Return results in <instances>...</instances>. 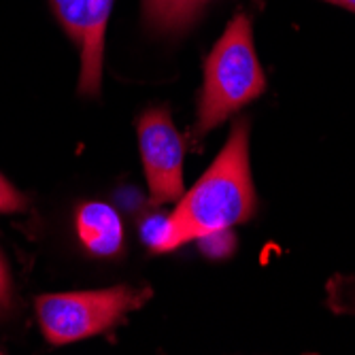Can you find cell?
<instances>
[{"label":"cell","mask_w":355,"mask_h":355,"mask_svg":"<svg viewBox=\"0 0 355 355\" xmlns=\"http://www.w3.org/2000/svg\"><path fill=\"white\" fill-rule=\"evenodd\" d=\"M196 241H200L202 251L211 257H225V255H230L234 249V236L230 230H215V232H209Z\"/></svg>","instance_id":"9c48e42d"},{"label":"cell","mask_w":355,"mask_h":355,"mask_svg":"<svg viewBox=\"0 0 355 355\" xmlns=\"http://www.w3.org/2000/svg\"><path fill=\"white\" fill-rule=\"evenodd\" d=\"M26 209L24 193L17 191L3 175H0V213H19Z\"/></svg>","instance_id":"30bf717a"},{"label":"cell","mask_w":355,"mask_h":355,"mask_svg":"<svg viewBox=\"0 0 355 355\" xmlns=\"http://www.w3.org/2000/svg\"><path fill=\"white\" fill-rule=\"evenodd\" d=\"M13 300V289H11V277H9V268L3 253H0V313L7 311L11 306Z\"/></svg>","instance_id":"8fae6325"},{"label":"cell","mask_w":355,"mask_h":355,"mask_svg":"<svg viewBox=\"0 0 355 355\" xmlns=\"http://www.w3.org/2000/svg\"><path fill=\"white\" fill-rule=\"evenodd\" d=\"M77 234L83 247L98 257H113L123 247V223L105 202H85L77 211Z\"/></svg>","instance_id":"8992f818"},{"label":"cell","mask_w":355,"mask_h":355,"mask_svg":"<svg viewBox=\"0 0 355 355\" xmlns=\"http://www.w3.org/2000/svg\"><path fill=\"white\" fill-rule=\"evenodd\" d=\"M64 32L81 47L79 94L98 96L103 83L105 32L113 0H49Z\"/></svg>","instance_id":"5b68a950"},{"label":"cell","mask_w":355,"mask_h":355,"mask_svg":"<svg viewBox=\"0 0 355 355\" xmlns=\"http://www.w3.org/2000/svg\"><path fill=\"white\" fill-rule=\"evenodd\" d=\"M151 298L149 287L115 285L96 292L47 294L37 300V315L51 345H69L117 326Z\"/></svg>","instance_id":"3957f363"},{"label":"cell","mask_w":355,"mask_h":355,"mask_svg":"<svg viewBox=\"0 0 355 355\" xmlns=\"http://www.w3.org/2000/svg\"><path fill=\"white\" fill-rule=\"evenodd\" d=\"M139 143L151 205L181 200L183 189V139L162 109H149L139 119Z\"/></svg>","instance_id":"277c9868"},{"label":"cell","mask_w":355,"mask_h":355,"mask_svg":"<svg viewBox=\"0 0 355 355\" xmlns=\"http://www.w3.org/2000/svg\"><path fill=\"white\" fill-rule=\"evenodd\" d=\"M209 0H143V15L157 32H179L200 15Z\"/></svg>","instance_id":"52a82bcc"},{"label":"cell","mask_w":355,"mask_h":355,"mask_svg":"<svg viewBox=\"0 0 355 355\" xmlns=\"http://www.w3.org/2000/svg\"><path fill=\"white\" fill-rule=\"evenodd\" d=\"M255 211V189L249 168V121L239 119L230 139L209 171L171 215L173 249L215 230H230Z\"/></svg>","instance_id":"6da1fadb"},{"label":"cell","mask_w":355,"mask_h":355,"mask_svg":"<svg viewBox=\"0 0 355 355\" xmlns=\"http://www.w3.org/2000/svg\"><path fill=\"white\" fill-rule=\"evenodd\" d=\"M141 234H143L145 245L151 251H157V253L175 251L173 249L171 215H149L141 225Z\"/></svg>","instance_id":"ba28073f"},{"label":"cell","mask_w":355,"mask_h":355,"mask_svg":"<svg viewBox=\"0 0 355 355\" xmlns=\"http://www.w3.org/2000/svg\"><path fill=\"white\" fill-rule=\"evenodd\" d=\"M326 3H332V5H338L351 13H355V0H326Z\"/></svg>","instance_id":"7c38bea8"},{"label":"cell","mask_w":355,"mask_h":355,"mask_svg":"<svg viewBox=\"0 0 355 355\" xmlns=\"http://www.w3.org/2000/svg\"><path fill=\"white\" fill-rule=\"evenodd\" d=\"M266 89L247 13H236L205 62L196 132L207 135Z\"/></svg>","instance_id":"7a4b0ae2"}]
</instances>
